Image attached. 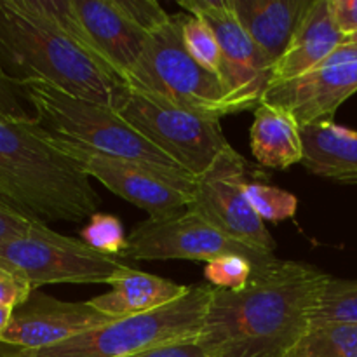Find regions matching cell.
<instances>
[{
  "mask_svg": "<svg viewBox=\"0 0 357 357\" xmlns=\"http://www.w3.org/2000/svg\"><path fill=\"white\" fill-rule=\"evenodd\" d=\"M112 108L194 178L232 146L216 119L192 114L124 82L114 87Z\"/></svg>",
  "mask_w": 357,
  "mask_h": 357,
  "instance_id": "7",
  "label": "cell"
},
{
  "mask_svg": "<svg viewBox=\"0 0 357 357\" xmlns=\"http://www.w3.org/2000/svg\"><path fill=\"white\" fill-rule=\"evenodd\" d=\"M312 0H230L237 20L274 68Z\"/></svg>",
  "mask_w": 357,
  "mask_h": 357,
  "instance_id": "17",
  "label": "cell"
},
{
  "mask_svg": "<svg viewBox=\"0 0 357 357\" xmlns=\"http://www.w3.org/2000/svg\"><path fill=\"white\" fill-rule=\"evenodd\" d=\"M84 243L105 257H122L128 250V237L121 220L114 215L96 213L80 232Z\"/></svg>",
  "mask_w": 357,
  "mask_h": 357,
  "instance_id": "25",
  "label": "cell"
},
{
  "mask_svg": "<svg viewBox=\"0 0 357 357\" xmlns=\"http://www.w3.org/2000/svg\"><path fill=\"white\" fill-rule=\"evenodd\" d=\"M345 44H347V45H351V47L357 49V33H352V35H349V37H347V40H345Z\"/></svg>",
  "mask_w": 357,
  "mask_h": 357,
  "instance_id": "35",
  "label": "cell"
},
{
  "mask_svg": "<svg viewBox=\"0 0 357 357\" xmlns=\"http://www.w3.org/2000/svg\"><path fill=\"white\" fill-rule=\"evenodd\" d=\"M190 286L129 268L110 282V291L91 298V305L112 319L139 316L176 302L187 295Z\"/></svg>",
  "mask_w": 357,
  "mask_h": 357,
  "instance_id": "18",
  "label": "cell"
},
{
  "mask_svg": "<svg viewBox=\"0 0 357 357\" xmlns=\"http://www.w3.org/2000/svg\"><path fill=\"white\" fill-rule=\"evenodd\" d=\"M42 223L44 222L30 218V216L23 215L17 209L10 208L9 204L0 201V243L28 236Z\"/></svg>",
  "mask_w": 357,
  "mask_h": 357,
  "instance_id": "29",
  "label": "cell"
},
{
  "mask_svg": "<svg viewBox=\"0 0 357 357\" xmlns=\"http://www.w3.org/2000/svg\"><path fill=\"white\" fill-rule=\"evenodd\" d=\"M129 357H208L202 351L197 340H185L176 342V344L160 345V347L149 349V351L138 352Z\"/></svg>",
  "mask_w": 357,
  "mask_h": 357,
  "instance_id": "31",
  "label": "cell"
},
{
  "mask_svg": "<svg viewBox=\"0 0 357 357\" xmlns=\"http://www.w3.org/2000/svg\"><path fill=\"white\" fill-rule=\"evenodd\" d=\"M178 6L213 28L222 51L220 77L246 110L257 108L271 84L272 65L239 23L230 0H178Z\"/></svg>",
  "mask_w": 357,
  "mask_h": 357,
  "instance_id": "14",
  "label": "cell"
},
{
  "mask_svg": "<svg viewBox=\"0 0 357 357\" xmlns=\"http://www.w3.org/2000/svg\"><path fill=\"white\" fill-rule=\"evenodd\" d=\"M0 201L44 223H80L101 208L91 178L35 119L0 122Z\"/></svg>",
  "mask_w": 357,
  "mask_h": 357,
  "instance_id": "2",
  "label": "cell"
},
{
  "mask_svg": "<svg viewBox=\"0 0 357 357\" xmlns=\"http://www.w3.org/2000/svg\"><path fill=\"white\" fill-rule=\"evenodd\" d=\"M0 73L17 86L42 80L110 107L119 84L42 9L38 0H0Z\"/></svg>",
  "mask_w": 357,
  "mask_h": 357,
  "instance_id": "3",
  "label": "cell"
},
{
  "mask_svg": "<svg viewBox=\"0 0 357 357\" xmlns=\"http://www.w3.org/2000/svg\"><path fill=\"white\" fill-rule=\"evenodd\" d=\"M13 314H14V307L0 305V338H2V335L6 333V330L9 328L10 319H13Z\"/></svg>",
  "mask_w": 357,
  "mask_h": 357,
  "instance_id": "34",
  "label": "cell"
},
{
  "mask_svg": "<svg viewBox=\"0 0 357 357\" xmlns=\"http://www.w3.org/2000/svg\"><path fill=\"white\" fill-rule=\"evenodd\" d=\"M181 20L183 14H173L166 26L150 35L124 84L216 121L246 112L222 77L199 65L188 54L181 37Z\"/></svg>",
  "mask_w": 357,
  "mask_h": 357,
  "instance_id": "5",
  "label": "cell"
},
{
  "mask_svg": "<svg viewBox=\"0 0 357 357\" xmlns=\"http://www.w3.org/2000/svg\"><path fill=\"white\" fill-rule=\"evenodd\" d=\"M244 192L264 222H282L295 216L298 201L291 192L251 180L244 183Z\"/></svg>",
  "mask_w": 357,
  "mask_h": 357,
  "instance_id": "24",
  "label": "cell"
},
{
  "mask_svg": "<svg viewBox=\"0 0 357 357\" xmlns=\"http://www.w3.org/2000/svg\"><path fill=\"white\" fill-rule=\"evenodd\" d=\"M303 167L319 178L357 185V131L335 121L302 129Z\"/></svg>",
  "mask_w": 357,
  "mask_h": 357,
  "instance_id": "19",
  "label": "cell"
},
{
  "mask_svg": "<svg viewBox=\"0 0 357 357\" xmlns=\"http://www.w3.org/2000/svg\"><path fill=\"white\" fill-rule=\"evenodd\" d=\"M0 357H30L26 349L14 347V345L0 342Z\"/></svg>",
  "mask_w": 357,
  "mask_h": 357,
  "instance_id": "33",
  "label": "cell"
},
{
  "mask_svg": "<svg viewBox=\"0 0 357 357\" xmlns=\"http://www.w3.org/2000/svg\"><path fill=\"white\" fill-rule=\"evenodd\" d=\"M237 255L260 268L278 260L272 253L255 250L232 239L190 209L159 218H146L132 229L128 250L129 260H197L209 261Z\"/></svg>",
  "mask_w": 357,
  "mask_h": 357,
  "instance_id": "10",
  "label": "cell"
},
{
  "mask_svg": "<svg viewBox=\"0 0 357 357\" xmlns=\"http://www.w3.org/2000/svg\"><path fill=\"white\" fill-rule=\"evenodd\" d=\"M330 275L303 261L255 268L243 289L213 288L197 344L208 357H289Z\"/></svg>",
  "mask_w": 357,
  "mask_h": 357,
  "instance_id": "1",
  "label": "cell"
},
{
  "mask_svg": "<svg viewBox=\"0 0 357 357\" xmlns=\"http://www.w3.org/2000/svg\"><path fill=\"white\" fill-rule=\"evenodd\" d=\"M0 265L33 289L45 284H110L129 271L119 258L98 253L84 241L54 232L45 223L24 237L0 243Z\"/></svg>",
  "mask_w": 357,
  "mask_h": 357,
  "instance_id": "8",
  "label": "cell"
},
{
  "mask_svg": "<svg viewBox=\"0 0 357 357\" xmlns=\"http://www.w3.org/2000/svg\"><path fill=\"white\" fill-rule=\"evenodd\" d=\"M40 7L117 82H126L150 35L119 0H38Z\"/></svg>",
  "mask_w": 357,
  "mask_h": 357,
  "instance_id": "9",
  "label": "cell"
},
{
  "mask_svg": "<svg viewBox=\"0 0 357 357\" xmlns=\"http://www.w3.org/2000/svg\"><path fill=\"white\" fill-rule=\"evenodd\" d=\"M251 153L258 164L271 169H288L303 160L302 129L282 108L260 103L251 126Z\"/></svg>",
  "mask_w": 357,
  "mask_h": 357,
  "instance_id": "20",
  "label": "cell"
},
{
  "mask_svg": "<svg viewBox=\"0 0 357 357\" xmlns=\"http://www.w3.org/2000/svg\"><path fill=\"white\" fill-rule=\"evenodd\" d=\"M181 37L188 54L202 65L220 75L222 70V51L213 28L202 17L183 14L181 20Z\"/></svg>",
  "mask_w": 357,
  "mask_h": 357,
  "instance_id": "23",
  "label": "cell"
},
{
  "mask_svg": "<svg viewBox=\"0 0 357 357\" xmlns=\"http://www.w3.org/2000/svg\"><path fill=\"white\" fill-rule=\"evenodd\" d=\"M333 323L357 324V279H328L310 317V328Z\"/></svg>",
  "mask_w": 357,
  "mask_h": 357,
  "instance_id": "22",
  "label": "cell"
},
{
  "mask_svg": "<svg viewBox=\"0 0 357 357\" xmlns=\"http://www.w3.org/2000/svg\"><path fill=\"white\" fill-rule=\"evenodd\" d=\"M246 180L243 155L229 146L206 173L195 178L187 209L197 213L232 239L274 255L275 241L244 192Z\"/></svg>",
  "mask_w": 357,
  "mask_h": 357,
  "instance_id": "11",
  "label": "cell"
},
{
  "mask_svg": "<svg viewBox=\"0 0 357 357\" xmlns=\"http://www.w3.org/2000/svg\"><path fill=\"white\" fill-rule=\"evenodd\" d=\"M335 23L345 37L357 33V0H330Z\"/></svg>",
  "mask_w": 357,
  "mask_h": 357,
  "instance_id": "32",
  "label": "cell"
},
{
  "mask_svg": "<svg viewBox=\"0 0 357 357\" xmlns=\"http://www.w3.org/2000/svg\"><path fill=\"white\" fill-rule=\"evenodd\" d=\"M21 89L35 121L49 132L94 152L153 167L192 195L195 178L139 135L110 105L73 96L42 80L21 84Z\"/></svg>",
  "mask_w": 357,
  "mask_h": 357,
  "instance_id": "4",
  "label": "cell"
},
{
  "mask_svg": "<svg viewBox=\"0 0 357 357\" xmlns=\"http://www.w3.org/2000/svg\"><path fill=\"white\" fill-rule=\"evenodd\" d=\"M35 291L20 274L0 265V305L20 307Z\"/></svg>",
  "mask_w": 357,
  "mask_h": 357,
  "instance_id": "30",
  "label": "cell"
},
{
  "mask_svg": "<svg viewBox=\"0 0 357 357\" xmlns=\"http://www.w3.org/2000/svg\"><path fill=\"white\" fill-rule=\"evenodd\" d=\"M345 40L347 37L337 26L331 14L330 0H312L284 54L272 68L268 86L296 79L316 68L342 47Z\"/></svg>",
  "mask_w": 357,
  "mask_h": 357,
  "instance_id": "16",
  "label": "cell"
},
{
  "mask_svg": "<svg viewBox=\"0 0 357 357\" xmlns=\"http://www.w3.org/2000/svg\"><path fill=\"white\" fill-rule=\"evenodd\" d=\"M357 93V49L344 44L316 68L268 86L260 103L288 112L300 129L333 121L342 103Z\"/></svg>",
  "mask_w": 357,
  "mask_h": 357,
  "instance_id": "13",
  "label": "cell"
},
{
  "mask_svg": "<svg viewBox=\"0 0 357 357\" xmlns=\"http://www.w3.org/2000/svg\"><path fill=\"white\" fill-rule=\"evenodd\" d=\"M110 321L114 319L91 302H63L35 289L26 302L14 309L9 328L0 342L26 351H40Z\"/></svg>",
  "mask_w": 357,
  "mask_h": 357,
  "instance_id": "15",
  "label": "cell"
},
{
  "mask_svg": "<svg viewBox=\"0 0 357 357\" xmlns=\"http://www.w3.org/2000/svg\"><path fill=\"white\" fill-rule=\"evenodd\" d=\"M122 10L149 35H153L166 26L173 14H167L155 0H119Z\"/></svg>",
  "mask_w": 357,
  "mask_h": 357,
  "instance_id": "27",
  "label": "cell"
},
{
  "mask_svg": "<svg viewBox=\"0 0 357 357\" xmlns=\"http://www.w3.org/2000/svg\"><path fill=\"white\" fill-rule=\"evenodd\" d=\"M211 284L190 286L176 302L139 316L114 319L100 328L40 351L30 357H129L160 345L197 340L208 310Z\"/></svg>",
  "mask_w": 357,
  "mask_h": 357,
  "instance_id": "6",
  "label": "cell"
},
{
  "mask_svg": "<svg viewBox=\"0 0 357 357\" xmlns=\"http://www.w3.org/2000/svg\"><path fill=\"white\" fill-rule=\"evenodd\" d=\"M289 357H357V324L310 328Z\"/></svg>",
  "mask_w": 357,
  "mask_h": 357,
  "instance_id": "21",
  "label": "cell"
},
{
  "mask_svg": "<svg viewBox=\"0 0 357 357\" xmlns=\"http://www.w3.org/2000/svg\"><path fill=\"white\" fill-rule=\"evenodd\" d=\"M47 138L52 145L72 157L87 176L96 178L115 195L149 213V218L173 215L190 204V194L153 167L94 152L49 131Z\"/></svg>",
  "mask_w": 357,
  "mask_h": 357,
  "instance_id": "12",
  "label": "cell"
},
{
  "mask_svg": "<svg viewBox=\"0 0 357 357\" xmlns=\"http://www.w3.org/2000/svg\"><path fill=\"white\" fill-rule=\"evenodd\" d=\"M26 103L21 86L0 73V122H21L35 119L33 114L28 112Z\"/></svg>",
  "mask_w": 357,
  "mask_h": 357,
  "instance_id": "28",
  "label": "cell"
},
{
  "mask_svg": "<svg viewBox=\"0 0 357 357\" xmlns=\"http://www.w3.org/2000/svg\"><path fill=\"white\" fill-rule=\"evenodd\" d=\"M253 272L255 265L248 258L229 255L206 264L204 278L213 288L237 291L250 282Z\"/></svg>",
  "mask_w": 357,
  "mask_h": 357,
  "instance_id": "26",
  "label": "cell"
}]
</instances>
